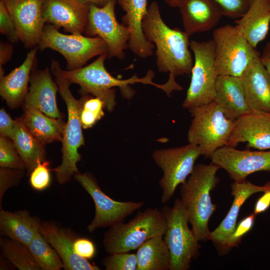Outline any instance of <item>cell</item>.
<instances>
[{"label":"cell","instance_id":"1","mask_svg":"<svg viewBox=\"0 0 270 270\" xmlns=\"http://www.w3.org/2000/svg\"><path fill=\"white\" fill-rule=\"evenodd\" d=\"M142 28L146 40L156 46L158 70L169 73L165 84L170 92L182 90V86L176 82L175 78L191 74L194 60L189 48L190 36L184 30L171 28L165 24L156 1L148 6L142 20Z\"/></svg>","mask_w":270,"mask_h":270},{"label":"cell","instance_id":"2","mask_svg":"<svg viewBox=\"0 0 270 270\" xmlns=\"http://www.w3.org/2000/svg\"><path fill=\"white\" fill-rule=\"evenodd\" d=\"M108 57V54H104L92 63L76 70H64L61 68V74L71 84L80 86L82 95L91 94L102 100L104 109L108 112L113 111L116 103L114 88H119L122 92L128 93L130 98L133 91L130 85L136 83L151 84L164 92L166 91L164 84H158L152 81L154 72L152 70H148L143 78H138L136 74L126 80L114 77L104 66V60Z\"/></svg>","mask_w":270,"mask_h":270},{"label":"cell","instance_id":"3","mask_svg":"<svg viewBox=\"0 0 270 270\" xmlns=\"http://www.w3.org/2000/svg\"><path fill=\"white\" fill-rule=\"evenodd\" d=\"M219 168L212 162L210 164H198L180 186V200L198 242L210 238L208 222L216 210V205L212 202L210 192L219 182L216 175Z\"/></svg>","mask_w":270,"mask_h":270},{"label":"cell","instance_id":"4","mask_svg":"<svg viewBox=\"0 0 270 270\" xmlns=\"http://www.w3.org/2000/svg\"><path fill=\"white\" fill-rule=\"evenodd\" d=\"M60 70L59 62L52 60L50 71L55 76L58 92L66 103L68 112L67 122L61 141L62 162L52 170L57 182L64 184L69 182L72 177L79 172L76 164L81 160V156L78 150L84 144L80 116L83 104L89 94H82L80 100L76 99L70 89L71 83L62 76Z\"/></svg>","mask_w":270,"mask_h":270},{"label":"cell","instance_id":"5","mask_svg":"<svg viewBox=\"0 0 270 270\" xmlns=\"http://www.w3.org/2000/svg\"><path fill=\"white\" fill-rule=\"evenodd\" d=\"M167 228L162 209L148 207L138 210L127 223L114 224L105 232L103 244L108 254L128 252L153 238L164 236Z\"/></svg>","mask_w":270,"mask_h":270},{"label":"cell","instance_id":"6","mask_svg":"<svg viewBox=\"0 0 270 270\" xmlns=\"http://www.w3.org/2000/svg\"><path fill=\"white\" fill-rule=\"evenodd\" d=\"M189 111L192 120L187 134L188 141L198 146L202 156L210 158L226 145L235 120L228 118L214 100Z\"/></svg>","mask_w":270,"mask_h":270},{"label":"cell","instance_id":"7","mask_svg":"<svg viewBox=\"0 0 270 270\" xmlns=\"http://www.w3.org/2000/svg\"><path fill=\"white\" fill-rule=\"evenodd\" d=\"M162 210L167 222L164 238L170 256V270H187L199 255L200 245L188 226L186 210L180 198L174 200L172 207L165 206Z\"/></svg>","mask_w":270,"mask_h":270},{"label":"cell","instance_id":"8","mask_svg":"<svg viewBox=\"0 0 270 270\" xmlns=\"http://www.w3.org/2000/svg\"><path fill=\"white\" fill-rule=\"evenodd\" d=\"M212 38L218 76L228 75L240 78L250 61L260 54L235 26L226 24L215 29Z\"/></svg>","mask_w":270,"mask_h":270},{"label":"cell","instance_id":"9","mask_svg":"<svg viewBox=\"0 0 270 270\" xmlns=\"http://www.w3.org/2000/svg\"><path fill=\"white\" fill-rule=\"evenodd\" d=\"M58 28L51 24L44 26L38 46L41 50L50 48L60 54L66 60L68 70L83 67L92 58L108 54L106 44L98 36L66 34Z\"/></svg>","mask_w":270,"mask_h":270},{"label":"cell","instance_id":"10","mask_svg":"<svg viewBox=\"0 0 270 270\" xmlns=\"http://www.w3.org/2000/svg\"><path fill=\"white\" fill-rule=\"evenodd\" d=\"M194 55L191 80L182 107L188 110L214 100L218 75L214 64V46L212 40L190 42Z\"/></svg>","mask_w":270,"mask_h":270},{"label":"cell","instance_id":"11","mask_svg":"<svg viewBox=\"0 0 270 270\" xmlns=\"http://www.w3.org/2000/svg\"><path fill=\"white\" fill-rule=\"evenodd\" d=\"M200 156L202 152L199 147L190 143L179 147L156 150L153 152V160L163 173L158 182L162 190V204L169 202L177 186L186 182Z\"/></svg>","mask_w":270,"mask_h":270},{"label":"cell","instance_id":"12","mask_svg":"<svg viewBox=\"0 0 270 270\" xmlns=\"http://www.w3.org/2000/svg\"><path fill=\"white\" fill-rule=\"evenodd\" d=\"M73 176L94 202V216L87 227L90 233L98 228L110 227L124 222L126 218L144 205L142 202H120L112 199L102 190L94 176L90 172H78Z\"/></svg>","mask_w":270,"mask_h":270},{"label":"cell","instance_id":"13","mask_svg":"<svg viewBox=\"0 0 270 270\" xmlns=\"http://www.w3.org/2000/svg\"><path fill=\"white\" fill-rule=\"evenodd\" d=\"M116 0H108L102 6L90 4L88 22L84 33L88 36H96L106 44L108 57L119 60L125 58L124 50L128 48L130 32L120 24L115 13Z\"/></svg>","mask_w":270,"mask_h":270},{"label":"cell","instance_id":"14","mask_svg":"<svg viewBox=\"0 0 270 270\" xmlns=\"http://www.w3.org/2000/svg\"><path fill=\"white\" fill-rule=\"evenodd\" d=\"M212 162L224 169L234 181L240 182L255 172H270V151L238 150L224 146L210 157Z\"/></svg>","mask_w":270,"mask_h":270},{"label":"cell","instance_id":"15","mask_svg":"<svg viewBox=\"0 0 270 270\" xmlns=\"http://www.w3.org/2000/svg\"><path fill=\"white\" fill-rule=\"evenodd\" d=\"M14 22L18 36L27 48L38 46L44 26V0H2Z\"/></svg>","mask_w":270,"mask_h":270},{"label":"cell","instance_id":"16","mask_svg":"<svg viewBox=\"0 0 270 270\" xmlns=\"http://www.w3.org/2000/svg\"><path fill=\"white\" fill-rule=\"evenodd\" d=\"M89 12L90 4L79 0H44L42 7L46 22L74 34L84 32Z\"/></svg>","mask_w":270,"mask_h":270},{"label":"cell","instance_id":"17","mask_svg":"<svg viewBox=\"0 0 270 270\" xmlns=\"http://www.w3.org/2000/svg\"><path fill=\"white\" fill-rule=\"evenodd\" d=\"M246 142L258 150L270 148V113L252 111L236 119L226 146Z\"/></svg>","mask_w":270,"mask_h":270},{"label":"cell","instance_id":"18","mask_svg":"<svg viewBox=\"0 0 270 270\" xmlns=\"http://www.w3.org/2000/svg\"><path fill=\"white\" fill-rule=\"evenodd\" d=\"M40 232L58 253L65 270H100L76 254L74 242L76 236L70 230L62 228L52 221H42Z\"/></svg>","mask_w":270,"mask_h":270},{"label":"cell","instance_id":"19","mask_svg":"<svg viewBox=\"0 0 270 270\" xmlns=\"http://www.w3.org/2000/svg\"><path fill=\"white\" fill-rule=\"evenodd\" d=\"M260 54L250 61L240 78L252 110L270 113V76Z\"/></svg>","mask_w":270,"mask_h":270},{"label":"cell","instance_id":"20","mask_svg":"<svg viewBox=\"0 0 270 270\" xmlns=\"http://www.w3.org/2000/svg\"><path fill=\"white\" fill-rule=\"evenodd\" d=\"M30 82L24 106L34 107L48 116L61 118L56 101L58 86L53 80L49 69L33 68Z\"/></svg>","mask_w":270,"mask_h":270},{"label":"cell","instance_id":"21","mask_svg":"<svg viewBox=\"0 0 270 270\" xmlns=\"http://www.w3.org/2000/svg\"><path fill=\"white\" fill-rule=\"evenodd\" d=\"M125 12L122 24L130 32L128 48L138 57L145 58L153 54L154 45L144 37L142 28V20L148 12V0H116Z\"/></svg>","mask_w":270,"mask_h":270},{"label":"cell","instance_id":"22","mask_svg":"<svg viewBox=\"0 0 270 270\" xmlns=\"http://www.w3.org/2000/svg\"><path fill=\"white\" fill-rule=\"evenodd\" d=\"M214 101L225 115L234 120L253 111L248 102L240 77L218 76Z\"/></svg>","mask_w":270,"mask_h":270},{"label":"cell","instance_id":"23","mask_svg":"<svg viewBox=\"0 0 270 270\" xmlns=\"http://www.w3.org/2000/svg\"><path fill=\"white\" fill-rule=\"evenodd\" d=\"M36 52V46L28 53L22 64L0 78V96L12 108H17L24 103Z\"/></svg>","mask_w":270,"mask_h":270},{"label":"cell","instance_id":"24","mask_svg":"<svg viewBox=\"0 0 270 270\" xmlns=\"http://www.w3.org/2000/svg\"><path fill=\"white\" fill-rule=\"evenodd\" d=\"M178 8L184 31L190 36L212 30L222 16L209 0H180Z\"/></svg>","mask_w":270,"mask_h":270},{"label":"cell","instance_id":"25","mask_svg":"<svg viewBox=\"0 0 270 270\" xmlns=\"http://www.w3.org/2000/svg\"><path fill=\"white\" fill-rule=\"evenodd\" d=\"M268 189H270V182L264 186H258L246 180L240 182L234 181L231 185V194L234 197L232 204L222 222L214 230L210 232V240L222 246L234 232L238 213L242 204L252 194L260 192H264Z\"/></svg>","mask_w":270,"mask_h":270},{"label":"cell","instance_id":"26","mask_svg":"<svg viewBox=\"0 0 270 270\" xmlns=\"http://www.w3.org/2000/svg\"><path fill=\"white\" fill-rule=\"evenodd\" d=\"M235 26L255 48L268 34L270 24V0H254Z\"/></svg>","mask_w":270,"mask_h":270},{"label":"cell","instance_id":"27","mask_svg":"<svg viewBox=\"0 0 270 270\" xmlns=\"http://www.w3.org/2000/svg\"><path fill=\"white\" fill-rule=\"evenodd\" d=\"M40 218L31 215L27 210L14 212L0 210V231L3 236L17 240L28 246L40 232Z\"/></svg>","mask_w":270,"mask_h":270},{"label":"cell","instance_id":"28","mask_svg":"<svg viewBox=\"0 0 270 270\" xmlns=\"http://www.w3.org/2000/svg\"><path fill=\"white\" fill-rule=\"evenodd\" d=\"M23 107L21 118L36 138L44 144L62 141L66 124L62 118L48 116L33 106Z\"/></svg>","mask_w":270,"mask_h":270},{"label":"cell","instance_id":"29","mask_svg":"<svg viewBox=\"0 0 270 270\" xmlns=\"http://www.w3.org/2000/svg\"><path fill=\"white\" fill-rule=\"evenodd\" d=\"M11 140L24 163L28 174L39 162L46 160L45 144L30 133L21 118L16 120Z\"/></svg>","mask_w":270,"mask_h":270},{"label":"cell","instance_id":"30","mask_svg":"<svg viewBox=\"0 0 270 270\" xmlns=\"http://www.w3.org/2000/svg\"><path fill=\"white\" fill-rule=\"evenodd\" d=\"M163 236L150 238L138 248L136 270H170V254Z\"/></svg>","mask_w":270,"mask_h":270},{"label":"cell","instance_id":"31","mask_svg":"<svg viewBox=\"0 0 270 270\" xmlns=\"http://www.w3.org/2000/svg\"><path fill=\"white\" fill-rule=\"evenodd\" d=\"M2 256L20 270H40L28 248L22 243L8 238H0Z\"/></svg>","mask_w":270,"mask_h":270},{"label":"cell","instance_id":"32","mask_svg":"<svg viewBox=\"0 0 270 270\" xmlns=\"http://www.w3.org/2000/svg\"><path fill=\"white\" fill-rule=\"evenodd\" d=\"M36 264L42 270H60L64 264L60 256L39 232L28 246Z\"/></svg>","mask_w":270,"mask_h":270},{"label":"cell","instance_id":"33","mask_svg":"<svg viewBox=\"0 0 270 270\" xmlns=\"http://www.w3.org/2000/svg\"><path fill=\"white\" fill-rule=\"evenodd\" d=\"M103 101L97 97L88 96L85 100L80 112V121L83 128L92 127L104 116Z\"/></svg>","mask_w":270,"mask_h":270},{"label":"cell","instance_id":"34","mask_svg":"<svg viewBox=\"0 0 270 270\" xmlns=\"http://www.w3.org/2000/svg\"><path fill=\"white\" fill-rule=\"evenodd\" d=\"M222 16L238 19L248 11L254 0H209Z\"/></svg>","mask_w":270,"mask_h":270},{"label":"cell","instance_id":"35","mask_svg":"<svg viewBox=\"0 0 270 270\" xmlns=\"http://www.w3.org/2000/svg\"><path fill=\"white\" fill-rule=\"evenodd\" d=\"M0 167L12 169H26L24 163L18 154L14 143L0 136Z\"/></svg>","mask_w":270,"mask_h":270},{"label":"cell","instance_id":"36","mask_svg":"<svg viewBox=\"0 0 270 270\" xmlns=\"http://www.w3.org/2000/svg\"><path fill=\"white\" fill-rule=\"evenodd\" d=\"M105 256L102 264L106 270H136L138 262L136 254L120 252Z\"/></svg>","mask_w":270,"mask_h":270},{"label":"cell","instance_id":"37","mask_svg":"<svg viewBox=\"0 0 270 270\" xmlns=\"http://www.w3.org/2000/svg\"><path fill=\"white\" fill-rule=\"evenodd\" d=\"M50 162L45 160L40 162L30 174V186L37 192H42L50 185Z\"/></svg>","mask_w":270,"mask_h":270},{"label":"cell","instance_id":"38","mask_svg":"<svg viewBox=\"0 0 270 270\" xmlns=\"http://www.w3.org/2000/svg\"><path fill=\"white\" fill-rule=\"evenodd\" d=\"M24 170L0 167V209L3 196L8 189L18 186L24 174Z\"/></svg>","mask_w":270,"mask_h":270},{"label":"cell","instance_id":"39","mask_svg":"<svg viewBox=\"0 0 270 270\" xmlns=\"http://www.w3.org/2000/svg\"><path fill=\"white\" fill-rule=\"evenodd\" d=\"M255 216L254 214H251L240 222L232 234L222 246L223 248L229 249L238 245L242 237L252 228Z\"/></svg>","mask_w":270,"mask_h":270},{"label":"cell","instance_id":"40","mask_svg":"<svg viewBox=\"0 0 270 270\" xmlns=\"http://www.w3.org/2000/svg\"><path fill=\"white\" fill-rule=\"evenodd\" d=\"M0 32L12 42L19 40L14 22L2 0H0Z\"/></svg>","mask_w":270,"mask_h":270},{"label":"cell","instance_id":"41","mask_svg":"<svg viewBox=\"0 0 270 270\" xmlns=\"http://www.w3.org/2000/svg\"><path fill=\"white\" fill-rule=\"evenodd\" d=\"M74 249L78 256L88 260L93 258L96 254L93 242L84 237L76 236L74 242Z\"/></svg>","mask_w":270,"mask_h":270},{"label":"cell","instance_id":"42","mask_svg":"<svg viewBox=\"0 0 270 270\" xmlns=\"http://www.w3.org/2000/svg\"><path fill=\"white\" fill-rule=\"evenodd\" d=\"M16 124L14 120L4 108L0 110V136L12 140Z\"/></svg>","mask_w":270,"mask_h":270},{"label":"cell","instance_id":"43","mask_svg":"<svg viewBox=\"0 0 270 270\" xmlns=\"http://www.w3.org/2000/svg\"><path fill=\"white\" fill-rule=\"evenodd\" d=\"M270 206V189H268L264 192V194L256 202L254 214L256 215L264 212Z\"/></svg>","mask_w":270,"mask_h":270},{"label":"cell","instance_id":"44","mask_svg":"<svg viewBox=\"0 0 270 270\" xmlns=\"http://www.w3.org/2000/svg\"><path fill=\"white\" fill-rule=\"evenodd\" d=\"M12 53V46L1 42L0 44V66H2L10 60Z\"/></svg>","mask_w":270,"mask_h":270},{"label":"cell","instance_id":"45","mask_svg":"<svg viewBox=\"0 0 270 270\" xmlns=\"http://www.w3.org/2000/svg\"><path fill=\"white\" fill-rule=\"evenodd\" d=\"M260 59L270 76V42L264 47L260 54Z\"/></svg>","mask_w":270,"mask_h":270},{"label":"cell","instance_id":"46","mask_svg":"<svg viewBox=\"0 0 270 270\" xmlns=\"http://www.w3.org/2000/svg\"><path fill=\"white\" fill-rule=\"evenodd\" d=\"M81 2L88 4H94L98 6H104L108 0H79Z\"/></svg>","mask_w":270,"mask_h":270},{"label":"cell","instance_id":"47","mask_svg":"<svg viewBox=\"0 0 270 270\" xmlns=\"http://www.w3.org/2000/svg\"><path fill=\"white\" fill-rule=\"evenodd\" d=\"M166 4L171 8H178L180 0H164Z\"/></svg>","mask_w":270,"mask_h":270}]
</instances>
